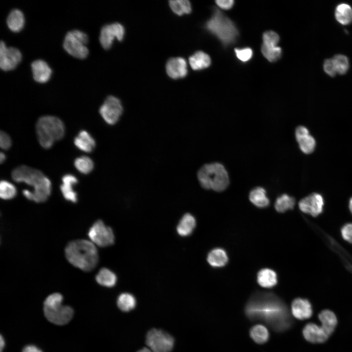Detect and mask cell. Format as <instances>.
Here are the masks:
<instances>
[{
    "instance_id": "obj_42",
    "label": "cell",
    "mask_w": 352,
    "mask_h": 352,
    "mask_svg": "<svg viewBox=\"0 0 352 352\" xmlns=\"http://www.w3.org/2000/svg\"><path fill=\"white\" fill-rule=\"evenodd\" d=\"M12 145V140L10 136L4 132L0 133V146L1 149L7 150Z\"/></svg>"
},
{
    "instance_id": "obj_7",
    "label": "cell",
    "mask_w": 352,
    "mask_h": 352,
    "mask_svg": "<svg viewBox=\"0 0 352 352\" xmlns=\"http://www.w3.org/2000/svg\"><path fill=\"white\" fill-rule=\"evenodd\" d=\"M174 342L171 335L160 329H152L146 336V344L154 352H171Z\"/></svg>"
},
{
    "instance_id": "obj_11",
    "label": "cell",
    "mask_w": 352,
    "mask_h": 352,
    "mask_svg": "<svg viewBox=\"0 0 352 352\" xmlns=\"http://www.w3.org/2000/svg\"><path fill=\"white\" fill-rule=\"evenodd\" d=\"M263 302L253 303L249 308V313L264 314L268 318V316L272 318V315H278L286 317V310L279 302L273 301L272 299L267 298L263 299Z\"/></svg>"
},
{
    "instance_id": "obj_46",
    "label": "cell",
    "mask_w": 352,
    "mask_h": 352,
    "mask_svg": "<svg viewBox=\"0 0 352 352\" xmlns=\"http://www.w3.org/2000/svg\"><path fill=\"white\" fill-rule=\"evenodd\" d=\"M0 352H2V349H3L5 345L4 343V340L3 338L2 337V336H0Z\"/></svg>"
},
{
    "instance_id": "obj_27",
    "label": "cell",
    "mask_w": 352,
    "mask_h": 352,
    "mask_svg": "<svg viewBox=\"0 0 352 352\" xmlns=\"http://www.w3.org/2000/svg\"><path fill=\"white\" fill-rule=\"evenodd\" d=\"M95 279L100 285L110 287L115 285L117 277L110 270L107 268H102L96 274Z\"/></svg>"
},
{
    "instance_id": "obj_44",
    "label": "cell",
    "mask_w": 352,
    "mask_h": 352,
    "mask_svg": "<svg viewBox=\"0 0 352 352\" xmlns=\"http://www.w3.org/2000/svg\"><path fill=\"white\" fill-rule=\"evenodd\" d=\"M219 7L223 9H230L234 4L233 0H218L216 1Z\"/></svg>"
},
{
    "instance_id": "obj_2",
    "label": "cell",
    "mask_w": 352,
    "mask_h": 352,
    "mask_svg": "<svg viewBox=\"0 0 352 352\" xmlns=\"http://www.w3.org/2000/svg\"><path fill=\"white\" fill-rule=\"evenodd\" d=\"M65 254L69 263L85 272L90 271L98 264L96 246L88 240L79 239L71 241L66 246Z\"/></svg>"
},
{
    "instance_id": "obj_32",
    "label": "cell",
    "mask_w": 352,
    "mask_h": 352,
    "mask_svg": "<svg viewBox=\"0 0 352 352\" xmlns=\"http://www.w3.org/2000/svg\"><path fill=\"white\" fill-rule=\"evenodd\" d=\"M295 203L294 198L287 194L279 197L275 202V208L279 212H284L293 208Z\"/></svg>"
},
{
    "instance_id": "obj_26",
    "label": "cell",
    "mask_w": 352,
    "mask_h": 352,
    "mask_svg": "<svg viewBox=\"0 0 352 352\" xmlns=\"http://www.w3.org/2000/svg\"><path fill=\"white\" fill-rule=\"evenodd\" d=\"M335 17L337 21L342 25H347L352 22V8L347 3L338 4L335 10Z\"/></svg>"
},
{
    "instance_id": "obj_9",
    "label": "cell",
    "mask_w": 352,
    "mask_h": 352,
    "mask_svg": "<svg viewBox=\"0 0 352 352\" xmlns=\"http://www.w3.org/2000/svg\"><path fill=\"white\" fill-rule=\"evenodd\" d=\"M89 241L96 246L103 247L114 243V236L112 230L101 220L96 221L90 227L88 233Z\"/></svg>"
},
{
    "instance_id": "obj_41",
    "label": "cell",
    "mask_w": 352,
    "mask_h": 352,
    "mask_svg": "<svg viewBox=\"0 0 352 352\" xmlns=\"http://www.w3.org/2000/svg\"><path fill=\"white\" fill-rule=\"evenodd\" d=\"M323 68L324 71L330 76L333 77L337 74L332 58L326 59L324 61Z\"/></svg>"
},
{
    "instance_id": "obj_16",
    "label": "cell",
    "mask_w": 352,
    "mask_h": 352,
    "mask_svg": "<svg viewBox=\"0 0 352 352\" xmlns=\"http://www.w3.org/2000/svg\"><path fill=\"white\" fill-rule=\"evenodd\" d=\"M167 74L173 79L184 77L187 74V65L185 60L181 57L173 58L166 65Z\"/></svg>"
},
{
    "instance_id": "obj_18",
    "label": "cell",
    "mask_w": 352,
    "mask_h": 352,
    "mask_svg": "<svg viewBox=\"0 0 352 352\" xmlns=\"http://www.w3.org/2000/svg\"><path fill=\"white\" fill-rule=\"evenodd\" d=\"M31 69L34 79L39 83H45L50 78L52 70L47 63L37 59L31 63Z\"/></svg>"
},
{
    "instance_id": "obj_28",
    "label": "cell",
    "mask_w": 352,
    "mask_h": 352,
    "mask_svg": "<svg viewBox=\"0 0 352 352\" xmlns=\"http://www.w3.org/2000/svg\"><path fill=\"white\" fill-rule=\"evenodd\" d=\"M257 280L259 284L264 287H271L277 283V275L272 270L264 268L258 273Z\"/></svg>"
},
{
    "instance_id": "obj_6",
    "label": "cell",
    "mask_w": 352,
    "mask_h": 352,
    "mask_svg": "<svg viewBox=\"0 0 352 352\" xmlns=\"http://www.w3.org/2000/svg\"><path fill=\"white\" fill-rule=\"evenodd\" d=\"M88 41V36L86 33L75 29L66 33L63 46L70 55L77 58L84 59L88 54V49L86 45Z\"/></svg>"
},
{
    "instance_id": "obj_15",
    "label": "cell",
    "mask_w": 352,
    "mask_h": 352,
    "mask_svg": "<svg viewBox=\"0 0 352 352\" xmlns=\"http://www.w3.org/2000/svg\"><path fill=\"white\" fill-rule=\"evenodd\" d=\"M295 137L300 150L304 153L309 154L313 152L316 141L306 127L298 126L295 130Z\"/></svg>"
},
{
    "instance_id": "obj_35",
    "label": "cell",
    "mask_w": 352,
    "mask_h": 352,
    "mask_svg": "<svg viewBox=\"0 0 352 352\" xmlns=\"http://www.w3.org/2000/svg\"><path fill=\"white\" fill-rule=\"evenodd\" d=\"M250 335L255 342L260 344L266 342L269 336L266 328L260 325H256L251 329Z\"/></svg>"
},
{
    "instance_id": "obj_8",
    "label": "cell",
    "mask_w": 352,
    "mask_h": 352,
    "mask_svg": "<svg viewBox=\"0 0 352 352\" xmlns=\"http://www.w3.org/2000/svg\"><path fill=\"white\" fill-rule=\"evenodd\" d=\"M62 303V301H55L44 304V312L46 319L58 325L67 324L70 321L74 313L70 307L63 306Z\"/></svg>"
},
{
    "instance_id": "obj_14",
    "label": "cell",
    "mask_w": 352,
    "mask_h": 352,
    "mask_svg": "<svg viewBox=\"0 0 352 352\" xmlns=\"http://www.w3.org/2000/svg\"><path fill=\"white\" fill-rule=\"evenodd\" d=\"M324 204L322 195L314 193L302 199L299 202V207L303 212L315 217L322 212Z\"/></svg>"
},
{
    "instance_id": "obj_21",
    "label": "cell",
    "mask_w": 352,
    "mask_h": 352,
    "mask_svg": "<svg viewBox=\"0 0 352 352\" xmlns=\"http://www.w3.org/2000/svg\"><path fill=\"white\" fill-rule=\"evenodd\" d=\"M74 143L79 149L87 153L92 152L96 145L94 138L84 130L80 131L75 137Z\"/></svg>"
},
{
    "instance_id": "obj_31",
    "label": "cell",
    "mask_w": 352,
    "mask_h": 352,
    "mask_svg": "<svg viewBox=\"0 0 352 352\" xmlns=\"http://www.w3.org/2000/svg\"><path fill=\"white\" fill-rule=\"evenodd\" d=\"M136 304L134 296L129 293H121L117 298V305L118 308L124 312L132 310Z\"/></svg>"
},
{
    "instance_id": "obj_3",
    "label": "cell",
    "mask_w": 352,
    "mask_h": 352,
    "mask_svg": "<svg viewBox=\"0 0 352 352\" xmlns=\"http://www.w3.org/2000/svg\"><path fill=\"white\" fill-rule=\"evenodd\" d=\"M38 141L44 149H49L54 142L61 139L65 133L63 121L58 117L44 115L39 118L36 124Z\"/></svg>"
},
{
    "instance_id": "obj_36",
    "label": "cell",
    "mask_w": 352,
    "mask_h": 352,
    "mask_svg": "<svg viewBox=\"0 0 352 352\" xmlns=\"http://www.w3.org/2000/svg\"><path fill=\"white\" fill-rule=\"evenodd\" d=\"M16 194V188L13 184L4 180L0 181V197L2 199H11L14 198Z\"/></svg>"
},
{
    "instance_id": "obj_37",
    "label": "cell",
    "mask_w": 352,
    "mask_h": 352,
    "mask_svg": "<svg viewBox=\"0 0 352 352\" xmlns=\"http://www.w3.org/2000/svg\"><path fill=\"white\" fill-rule=\"evenodd\" d=\"M332 59L337 73L341 75L345 74L349 67L348 58L344 55L338 54Z\"/></svg>"
},
{
    "instance_id": "obj_24",
    "label": "cell",
    "mask_w": 352,
    "mask_h": 352,
    "mask_svg": "<svg viewBox=\"0 0 352 352\" xmlns=\"http://www.w3.org/2000/svg\"><path fill=\"white\" fill-rule=\"evenodd\" d=\"M195 218L190 214H185L181 219L177 226L178 234L183 237L190 235L196 226Z\"/></svg>"
},
{
    "instance_id": "obj_29",
    "label": "cell",
    "mask_w": 352,
    "mask_h": 352,
    "mask_svg": "<svg viewBox=\"0 0 352 352\" xmlns=\"http://www.w3.org/2000/svg\"><path fill=\"white\" fill-rule=\"evenodd\" d=\"M250 201L258 207H265L269 204L266 191L262 187H256L251 191L249 196Z\"/></svg>"
},
{
    "instance_id": "obj_5",
    "label": "cell",
    "mask_w": 352,
    "mask_h": 352,
    "mask_svg": "<svg viewBox=\"0 0 352 352\" xmlns=\"http://www.w3.org/2000/svg\"><path fill=\"white\" fill-rule=\"evenodd\" d=\"M205 27L225 45L233 43L238 35L234 23L217 8L215 9Z\"/></svg>"
},
{
    "instance_id": "obj_30",
    "label": "cell",
    "mask_w": 352,
    "mask_h": 352,
    "mask_svg": "<svg viewBox=\"0 0 352 352\" xmlns=\"http://www.w3.org/2000/svg\"><path fill=\"white\" fill-rule=\"evenodd\" d=\"M209 264L214 267L224 266L228 261L225 251L221 248H216L210 252L207 256Z\"/></svg>"
},
{
    "instance_id": "obj_40",
    "label": "cell",
    "mask_w": 352,
    "mask_h": 352,
    "mask_svg": "<svg viewBox=\"0 0 352 352\" xmlns=\"http://www.w3.org/2000/svg\"><path fill=\"white\" fill-rule=\"evenodd\" d=\"M235 52L237 57L243 62L249 60L253 55L252 49L248 47L242 49L236 48L235 49Z\"/></svg>"
},
{
    "instance_id": "obj_12",
    "label": "cell",
    "mask_w": 352,
    "mask_h": 352,
    "mask_svg": "<svg viewBox=\"0 0 352 352\" xmlns=\"http://www.w3.org/2000/svg\"><path fill=\"white\" fill-rule=\"evenodd\" d=\"M125 35L124 26L119 23L106 24L101 28L99 41L102 46L105 49H109L115 39L121 41Z\"/></svg>"
},
{
    "instance_id": "obj_39",
    "label": "cell",
    "mask_w": 352,
    "mask_h": 352,
    "mask_svg": "<svg viewBox=\"0 0 352 352\" xmlns=\"http://www.w3.org/2000/svg\"><path fill=\"white\" fill-rule=\"evenodd\" d=\"M279 35L275 32L269 31L264 33L263 45L268 46H277L279 41Z\"/></svg>"
},
{
    "instance_id": "obj_25",
    "label": "cell",
    "mask_w": 352,
    "mask_h": 352,
    "mask_svg": "<svg viewBox=\"0 0 352 352\" xmlns=\"http://www.w3.org/2000/svg\"><path fill=\"white\" fill-rule=\"evenodd\" d=\"M191 67L194 70H200L208 67L211 64V59L208 54L199 51L192 55L189 59Z\"/></svg>"
},
{
    "instance_id": "obj_1",
    "label": "cell",
    "mask_w": 352,
    "mask_h": 352,
    "mask_svg": "<svg viewBox=\"0 0 352 352\" xmlns=\"http://www.w3.org/2000/svg\"><path fill=\"white\" fill-rule=\"evenodd\" d=\"M11 176L15 181L24 182L34 187L32 192L27 189L22 191L23 196L27 199L40 203L45 201L50 196V180L40 170L21 165L12 171Z\"/></svg>"
},
{
    "instance_id": "obj_19",
    "label": "cell",
    "mask_w": 352,
    "mask_h": 352,
    "mask_svg": "<svg viewBox=\"0 0 352 352\" xmlns=\"http://www.w3.org/2000/svg\"><path fill=\"white\" fill-rule=\"evenodd\" d=\"M291 311L293 316L299 320L310 318L312 314V308L310 302L307 299L297 298L291 305Z\"/></svg>"
},
{
    "instance_id": "obj_20",
    "label": "cell",
    "mask_w": 352,
    "mask_h": 352,
    "mask_svg": "<svg viewBox=\"0 0 352 352\" xmlns=\"http://www.w3.org/2000/svg\"><path fill=\"white\" fill-rule=\"evenodd\" d=\"M62 184L60 190L64 198L67 200L75 203L77 201L76 193L73 190L72 186L78 182L77 178L71 174L64 176L62 179Z\"/></svg>"
},
{
    "instance_id": "obj_48",
    "label": "cell",
    "mask_w": 352,
    "mask_h": 352,
    "mask_svg": "<svg viewBox=\"0 0 352 352\" xmlns=\"http://www.w3.org/2000/svg\"><path fill=\"white\" fill-rule=\"evenodd\" d=\"M5 155L2 153V152L0 153V163H2L4 161L5 159Z\"/></svg>"
},
{
    "instance_id": "obj_4",
    "label": "cell",
    "mask_w": 352,
    "mask_h": 352,
    "mask_svg": "<svg viewBox=\"0 0 352 352\" xmlns=\"http://www.w3.org/2000/svg\"><path fill=\"white\" fill-rule=\"evenodd\" d=\"M197 176L202 188L217 192L224 190L229 183L227 171L223 165L218 162L202 166L198 172Z\"/></svg>"
},
{
    "instance_id": "obj_45",
    "label": "cell",
    "mask_w": 352,
    "mask_h": 352,
    "mask_svg": "<svg viewBox=\"0 0 352 352\" xmlns=\"http://www.w3.org/2000/svg\"><path fill=\"white\" fill-rule=\"evenodd\" d=\"M22 352H43L40 349L34 345H28L25 347Z\"/></svg>"
},
{
    "instance_id": "obj_10",
    "label": "cell",
    "mask_w": 352,
    "mask_h": 352,
    "mask_svg": "<svg viewBox=\"0 0 352 352\" xmlns=\"http://www.w3.org/2000/svg\"><path fill=\"white\" fill-rule=\"evenodd\" d=\"M123 111L120 100L113 96L106 98L99 109V113L106 123L113 125L119 120Z\"/></svg>"
},
{
    "instance_id": "obj_38",
    "label": "cell",
    "mask_w": 352,
    "mask_h": 352,
    "mask_svg": "<svg viewBox=\"0 0 352 352\" xmlns=\"http://www.w3.org/2000/svg\"><path fill=\"white\" fill-rule=\"evenodd\" d=\"M261 51L264 57L269 62L278 60L282 54V49L278 46H268L262 45Z\"/></svg>"
},
{
    "instance_id": "obj_23",
    "label": "cell",
    "mask_w": 352,
    "mask_h": 352,
    "mask_svg": "<svg viewBox=\"0 0 352 352\" xmlns=\"http://www.w3.org/2000/svg\"><path fill=\"white\" fill-rule=\"evenodd\" d=\"M6 22L8 27L11 31L14 32L20 31L24 24V17L23 13L20 9H13L7 16Z\"/></svg>"
},
{
    "instance_id": "obj_34",
    "label": "cell",
    "mask_w": 352,
    "mask_h": 352,
    "mask_svg": "<svg viewBox=\"0 0 352 352\" xmlns=\"http://www.w3.org/2000/svg\"><path fill=\"white\" fill-rule=\"evenodd\" d=\"M74 166L80 173L88 174L93 169L94 163L89 157L81 156L75 159Z\"/></svg>"
},
{
    "instance_id": "obj_13",
    "label": "cell",
    "mask_w": 352,
    "mask_h": 352,
    "mask_svg": "<svg viewBox=\"0 0 352 352\" xmlns=\"http://www.w3.org/2000/svg\"><path fill=\"white\" fill-rule=\"evenodd\" d=\"M22 58L21 51L15 47H7L5 43H0V67L3 70L14 69Z\"/></svg>"
},
{
    "instance_id": "obj_49",
    "label": "cell",
    "mask_w": 352,
    "mask_h": 352,
    "mask_svg": "<svg viewBox=\"0 0 352 352\" xmlns=\"http://www.w3.org/2000/svg\"><path fill=\"white\" fill-rule=\"evenodd\" d=\"M349 209H350L351 213L352 214V197L350 198V199L349 200Z\"/></svg>"
},
{
    "instance_id": "obj_17",
    "label": "cell",
    "mask_w": 352,
    "mask_h": 352,
    "mask_svg": "<svg viewBox=\"0 0 352 352\" xmlns=\"http://www.w3.org/2000/svg\"><path fill=\"white\" fill-rule=\"evenodd\" d=\"M303 334L307 341L313 343L324 342L329 336L321 326L312 323L305 326L303 330Z\"/></svg>"
},
{
    "instance_id": "obj_22",
    "label": "cell",
    "mask_w": 352,
    "mask_h": 352,
    "mask_svg": "<svg viewBox=\"0 0 352 352\" xmlns=\"http://www.w3.org/2000/svg\"><path fill=\"white\" fill-rule=\"evenodd\" d=\"M321 323V327L326 333L330 336L334 331L337 325V318L331 310L325 309L322 311L318 315Z\"/></svg>"
},
{
    "instance_id": "obj_33",
    "label": "cell",
    "mask_w": 352,
    "mask_h": 352,
    "mask_svg": "<svg viewBox=\"0 0 352 352\" xmlns=\"http://www.w3.org/2000/svg\"><path fill=\"white\" fill-rule=\"evenodd\" d=\"M172 11L178 15L189 14L191 12V5L187 0H173L169 1Z\"/></svg>"
},
{
    "instance_id": "obj_43",
    "label": "cell",
    "mask_w": 352,
    "mask_h": 352,
    "mask_svg": "<svg viewBox=\"0 0 352 352\" xmlns=\"http://www.w3.org/2000/svg\"><path fill=\"white\" fill-rule=\"evenodd\" d=\"M342 237L346 241L352 243V223L345 224L341 229Z\"/></svg>"
},
{
    "instance_id": "obj_47",
    "label": "cell",
    "mask_w": 352,
    "mask_h": 352,
    "mask_svg": "<svg viewBox=\"0 0 352 352\" xmlns=\"http://www.w3.org/2000/svg\"><path fill=\"white\" fill-rule=\"evenodd\" d=\"M137 352H154L151 350H150L148 348H143L140 350H139Z\"/></svg>"
}]
</instances>
